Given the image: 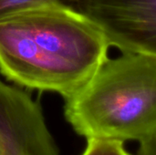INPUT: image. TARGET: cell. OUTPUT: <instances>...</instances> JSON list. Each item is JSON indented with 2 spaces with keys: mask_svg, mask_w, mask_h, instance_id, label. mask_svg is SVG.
<instances>
[{
  "mask_svg": "<svg viewBox=\"0 0 156 155\" xmlns=\"http://www.w3.org/2000/svg\"><path fill=\"white\" fill-rule=\"evenodd\" d=\"M101 31L64 2H43L0 16V73L28 90L63 99L109 57Z\"/></svg>",
  "mask_w": 156,
  "mask_h": 155,
  "instance_id": "6da1fadb",
  "label": "cell"
},
{
  "mask_svg": "<svg viewBox=\"0 0 156 155\" xmlns=\"http://www.w3.org/2000/svg\"><path fill=\"white\" fill-rule=\"evenodd\" d=\"M64 115L87 140L142 142L156 135V55L107 58L64 98Z\"/></svg>",
  "mask_w": 156,
  "mask_h": 155,
  "instance_id": "7a4b0ae2",
  "label": "cell"
},
{
  "mask_svg": "<svg viewBox=\"0 0 156 155\" xmlns=\"http://www.w3.org/2000/svg\"><path fill=\"white\" fill-rule=\"evenodd\" d=\"M121 53L156 55V0H68Z\"/></svg>",
  "mask_w": 156,
  "mask_h": 155,
  "instance_id": "3957f363",
  "label": "cell"
},
{
  "mask_svg": "<svg viewBox=\"0 0 156 155\" xmlns=\"http://www.w3.org/2000/svg\"><path fill=\"white\" fill-rule=\"evenodd\" d=\"M0 155H59L40 105L1 79Z\"/></svg>",
  "mask_w": 156,
  "mask_h": 155,
  "instance_id": "277c9868",
  "label": "cell"
},
{
  "mask_svg": "<svg viewBox=\"0 0 156 155\" xmlns=\"http://www.w3.org/2000/svg\"><path fill=\"white\" fill-rule=\"evenodd\" d=\"M81 155H132L127 152L123 142L87 140V146Z\"/></svg>",
  "mask_w": 156,
  "mask_h": 155,
  "instance_id": "5b68a950",
  "label": "cell"
},
{
  "mask_svg": "<svg viewBox=\"0 0 156 155\" xmlns=\"http://www.w3.org/2000/svg\"><path fill=\"white\" fill-rule=\"evenodd\" d=\"M64 2L66 3L68 0H0V16L7 14L9 12L35 5L37 3H43V2Z\"/></svg>",
  "mask_w": 156,
  "mask_h": 155,
  "instance_id": "8992f818",
  "label": "cell"
},
{
  "mask_svg": "<svg viewBox=\"0 0 156 155\" xmlns=\"http://www.w3.org/2000/svg\"><path fill=\"white\" fill-rule=\"evenodd\" d=\"M140 143L136 155H156V135Z\"/></svg>",
  "mask_w": 156,
  "mask_h": 155,
  "instance_id": "52a82bcc",
  "label": "cell"
}]
</instances>
